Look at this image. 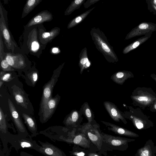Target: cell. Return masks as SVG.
I'll list each match as a JSON object with an SVG mask.
<instances>
[{
  "label": "cell",
  "instance_id": "obj_1",
  "mask_svg": "<svg viewBox=\"0 0 156 156\" xmlns=\"http://www.w3.org/2000/svg\"><path fill=\"white\" fill-rule=\"evenodd\" d=\"M38 26L34 25L24 29L20 49L25 54H30L39 58L46 47L39 40Z\"/></svg>",
  "mask_w": 156,
  "mask_h": 156
},
{
  "label": "cell",
  "instance_id": "obj_2",
  "mask_svg": "<svg viewBox=\"0 0 156 156\" xmlns=\"http://www.w3.org/2000/svg\"><path fill=\"white\" fill-rule=\"evenodd\" d=\"M92 40L97 49L110 63L118 62V58L104 32L99 28L93 27L90 30Z\"/></svg>",
  "mask_w": 156,
  "mask_h": 156
},
{
  "label": "cell",
  "instance_id": "obj_3",
  "mask_svg": "<svg viewBox=\"0 0 156 156\" xmlns=\"http://www.w3.org/2000/svg\"><path fill=\"white\" fill-rule=\"evenodd\" d=\"M65 63V62L63 63L54 71L50 80L43 87L39 113L40 118L41 117L46 109L48 101L52 98L53 89L57 81L58 78Z\"/></svg>",
  "mask_w": 156,
  "mask_h": 156
},
{
  "label": "cell",
  "instance_id": "obj_4",
  "mask_svg": "<svg viewBox=\"0 0 156 156\" xmlns=\"http://www.w3.org/2000/svg\"><path fill=\"white\" fill-rule=\"evenodd\" d=\"M0 2V30L1 31L5 44L7 49L13 53L23 52L16 43L9 29L7 19H6Z\"/></svg>",
  "mask_w": 156,
  "mask_h": 156
},
{
  "label": "cell",
  "instance_id": "obj_5",
  "mask_svg": "<svg viewBox=\"0 0 156 156\" xmlns=\"http://www.w3.org/2000/svg\"><path fill=\"white\" fill-rule=\"evenodd\" d=\"M32 136L28 134L23 135L20 134L13 135L8 134V141L16 151L25 148L32 149L37 151L39 145L36 141L32 139Z\"/></svg>",
  "mask_w": 156,
  "mask_h": 156
},
{
  "label": "cell",
  "instance_id": "obj_6",
  "mask_svg": "<svg viewBox=\"0 0 156 156\" xmlns=\"http://www.w3.org/2000/svg\"><path fill=\"white\" fill-rule=\"evenodd\" d=\"M4 58L14 70L27 69L31 64L26 54L23 52H5Z\"/></svg>",
  "mask_w": 156,
  "mask_h": 156
},
{
  "label": "cell",
  "instance_id": "obj_7",
  "mask_svg": "<svg viewBox=\"0 0 156 156\" xmlns=\"http://www.w3.org/2000/svg\"><path fill=\"white\" fill-rule=\"evenodd\" d=\"M103 142L111 147L121 151L126 150L128 147V143L134 141L135 140L101 133Z\"/></svg>",
  "mask_w": 156,
  "mask_h": 156
},
{
  "label": "cell",
  "instance_id": "obj_8",
  "mask_svg": "<svg viewBox=\"0 0 156 156\" xmlns=\"http://www.w3.org/2000/svg\"><path fill=\"white\" fill-rule=\"evenodd\" d=\"M38 37L40 43L45 46L49 43L52 41L55 37L58 35L60 32V29L58 27H55L48 31H46L44 25H38Z\"/></svg>",
  "mask_w": 156,
  "mask_h": 156
},
{
  "label": "cell",
  "instance_id": "obj_9",
  "mask_svg": "<svg viewBox=\"0 0 156 156\" xmlns=\"http://www.w3.org/2000/svg\"><path fill=\"white\" fill-rule=\"evenodd\" d=\"M156 31V24L151 22L142 23L132 29L126 35V40L148 33H153Z\"/></svg>",
  "mask_w": 156,
  "mask_h": 156
},
{
  "label": "cell",
  "instance_id": "obj_10",
  "mask_svg": "<svg viewBox=\"0 0 156 156\" xmlns=\"http://www.w3.org/2000/svg\"><path fill=\"white\" fill-rule=\"evenodd\" d=\"M39 146L36 151L46 156H66L61 149L47 142H43L38 140Z\"/></svg>",
  "mask_w": 156,
  "mask_h": 156
},
{
  "label": "cell",
  "instance_id": "obj_11",
  "mask_svg": "<svg viewBox=\"0 0 156 156\" xmlns=\"http://www.w3.org/2000/svg\"><path fill=\"white\" fill-rule=\"evenodd\" d=\"M82 132L93 144L98 148H101L103 143V137L97 129L88 125L84 127Z\"/></svg>",
  "mask_w": 156,
  "mask_h": 156
},
{
  "label": "cell",
  "instance_id": "obj_12",
  "mask_svg": "<svg viewBox=\"0 0 156 156\" xmlns=\"http://www.w3.org/2000/svg\"><path fill=\"white\" fill-rule=\"evenodd\" d=\"M8 103L10 112L15 124L17 128L19 133L18 134L25 136L28 135L29 134L15 107L9 99H8Z\"/></svg>",
  "mask_w": 156,
  "mask_h": 156
},
{
  "label": "cell",
  "instance_id": "obj_13",
  "mask_svg": "<svg viewBox=\"0 0 156 156\" xmlns=\"http://www.w3.org/2000/svg\"><path fill=\"white\" fill-rule=\"evenodd\" d=\"M53 19L52 13L47 10H43L34 16L24 27V29L32 26L49 22Z\"/></svg>",
  "mask_w": 156,
  "mask_h": 156
},
{
  "label": "cell",
  "instance_id": "obj_14",
  "mask_svg": "<svg viewBox=\"0 0 156 156\" xmlns=\"http://www.w3.org/2000/svg\"><path fill=\"white\" fill-rule=\"evenodd\" d=\"M60 97L57 94L54 98H51L48 101L46 109L43 113L40 121L42 123L47 122L51 117L58 104Z\"/></svg>",
  "mask_w": 156,
  "mask_h": 156
},
{
  "label": "cell",
  "instance_id": "obj_15",
  "mask_svg": "<svg viewBox=\"0 0 156 156\" xmlns=\"http://www.w3.org/2000/svg\"><path fill=\"white\" fill-rule=\"evenodd\" d=\"M156 146L151 139L147 140L142 147L139 149L135 156H155Z\"/></svg>",
  "mask_w": 156,
  "mask_h": 156
},
{
  "label": "cell",
  "instance_id": "obj_16",
  "mask_svg": "<svg viewBox=\"0 0 156 156\" xmlns=\"http://www.w3.org/2000/svg\"><path fill=\"white\" fill-rule=\"evenodd\" d=\"M101 122L105 125L109 126L108 128V129L118 135L133 137L139 136V135L137 134L116 125L102 121Z\"/></svg>",
  "mask_w": 156,
  "mask_h": 156
},
{
  "label": "cell",
  "instance_id": "obj_17",
  "mask_svg": "<svg viewBox=\"0 0 156 156\" xmlns=\"http://www.w3.org/2000/svg\"><path fill=\"white\" fill-rule=\"evenodd\" d=\"M105 107L111 118L115 121L119 122L122 117L116 106L114 104L108 101L104 103Z\"/></svg>",
  "mask_w": 156,
  "mask_h": 156
},
{
  "label": "cell",
  "instance_id": "obj_18",
  "mask_svg": "<svg viewBox=\"0 0 156 156\" xmlns=\"http://www.w3.org/2000/svg\"><path fill=\"white\" fill-rule=\"evenodd\" d=\"M152 33H148L127 46L123 49V53L126 54L145 42L151 37Z\"/></svg>",
  "mask_w": 156,
  "mask_h": 156
},
{
  "label": "cell",
  "instance_id": "obj_19",
  "mask_svg": "<svg viewBox=\"0 0 156 156\" xmlns=\"http://www.w3.org/2000/svg\"><path fill=\"white\" fill-rule=\"evenodd\" d=\"M79 57V66L81 74L85 69L89 67L91 65L88 57L87 49L86 47L84 48L81 50Z\"/></svg>",
  "mask_w": 156,
  "mask_h": 156
},
{
  "label": "cell",
  "instance_id": "obj_20",
  "mask_svg": "<svg viewBox=\"0 0 156 156\" xmlns=\"http://www.w3.org/2000/svg\"><path fill=\"white\" fill-rule=\"evenodd\" d=\"M95 7L92 8L78 15L72 20L68 24L67 28L69 29L75 27L81 23Z\"/></svg>",
  "mask_w": 156,
  "mask_h": 156
},
{
  "label": "cell",
  "instance_id": "obj_21",
  "mask_svg": "<svg viewBox=\"0 0 156 156\" xmlns=\"http://www.w3.org/2000/svg\"><path fill=\"white\" fill-rule=\"evenodd\" d=\"M13 94L17 103L27 108L28 101L23 91L20 89H14Z\"/></svg>",
  "mask_w": 156,
  "mask_h": 156
},
{
  "label": "cell",
  "instance_id": "obj_22",
  "mask_svg": "<svg viewBox=\"0 0 156 156\" xmlns=\"http://www.w3.org/2000/svg\"><path fill=\"white\" fill-rule=\"evenodd\" d=\"M22 116L29 129L31 132L32 136H36L38 134L37 124L34 119L25 113H23Z\"/></svg>",
  "mask_w": 156,
  "mask_h": 156
},
{
  "label": "cell",
  "instance_id": "obj_23",
  "mask_svg": "<svg viewBox=\"0 0 156 156\" xmlns=\"http://www.w3.org/2000/svg\"><path fill=\"white\" fill-rule=\"evenodd\" d=\"M42 1V0H28L27 1L23 9L21 19L26 16Z\"/></svg>",
  "mask_w": 156,
  "mask_h": 156
},
{
  "label": "cell",
  "instance_id": "obj_24",
  "mask_svg": "<svg viewBox=\"0 0 156 156\" xmlns=\"http://www.w3.org/2000/svg\"><path fill=\"white\" fill-rule=\"evenodd\" d=\"M85 0H74L72 1L64 12L65 16L71 14L74 10L79 9L84 3Z\"/></svg>",
  "mask_w": 156,
  "mask_h": 156
},
{
  "label": "cell",
  "instance_id": "obj_25",
  "mask_svg": "<svg viewBox=\"0 0 156 156\" xmlns=\"http://www.w3.org/2000/svg\"><path fill=\"white\" fill-rule=\"evenodd\" d=\"M80 114L77 111H73L67 117L65 123L66 125H73L79 119Z\"/></svg>",
  "mask_w": 156,
  "mask_h": 156
},
{
  "label": "cell",
  "instance_id": "obj_26",
  "mask_svg": "<svg viewBox=\"0 0 156 156\" xmlns=\"http://www.w3.org/2000/svg\"><path fill=\"white\" fill-rule=\"evenodd\" d=\"M83 112L88 122L91 123L93 120V116L91 110L87 103H85L83 105Z\"/></svg>",
  "mask_w": 156,
  "mask_h": 156
},
{
  "label": "cell",
  "instance_id": "obj_27",
  "mask_svg": "<svg viewBox=\"0 0 156 156\" xmlns=\"http://www.w3.org/2000/svg\"><path fill=\"white\" fill-rule=\"evenodd\" d=\"M7 125L5 116L1 107L0 108V130L4 133H6Z\"/></svg>",
  "mask_w": 156,
  "mask_h": 156
},
{
  "label": "cell",
  "instance_id": "obj_28",
  "mask_svg": "<svg viewBox=\"0 0 156 156\" xmlns=\"http://www.w3.org/2000/svg\"><path fill=\"white\" fill-rule=\"evenodd\" d=\"M0 67L2 70L5 71H11L15 70L5 58L0 61Z\"/></svg>",
  "mask_w": 156,
  "mask_h": 156
},
{
  "label": "cell",
  "instance_id": "obj_29",
  "mask_svg": "<svg viewBox=\"0 0 156 156\" xmlns=\"http://www.w3.org/2000/svg\"><path fill=\"white\" fill-rule=\"evenodd\" d=\"M12 73H6V71H1L0 73V80L3 82H8L13 79L12 77Z\"/></svg>",
  "mask_w": 156,
  "mask_h": 156
},
{
  "label": "cell",
  "instance_id": "obj_30",
  "mask_svg": "<svg viewBox=\"0 0 156 156\" xmlns=\"http://www.w3.org/2000/svg\"><path fill=\"white\" fill-rule=\"evenodd\" d=\"M2 38V32L0 30V61L4 59L5 54Z\"/></svg>",
  "mask_w": 156,
  "mask_h": 156
},
{
  "label": "cell",
  "instance_id": "obj_31",
  "mask_svg": "<svg viewBox=\"0 0 156 156\" xmlns=\"http://www.w3.org/2000/svg\"><path fill=\"white\" fill-rule=\"evenodd\" d=\"M30 79L33 85L37 81L38 78V74L36 70L32 71L30 73Z\"/></svg>",
  "mask_w": 156,
  "mask_h": 156
},
{
  "label": "cell",
  "instance_id": "obj_32",
  "mask_svg": "<svg viewBox=\"0 0 156 156\" xmlns=\"http://www.w3.org/2000/svg\"><path fill=\"white\" fill-rule=\"evenodd\" d=\"M147 4L148 9L150 12L156 15V5L152 4L148 1H146Z\"/></svg>",
  "mask_w": 156,
  "mask_h": 156
},
{
  "label": "cell",
  "instance_id": "obj_33",
  "mask_svg": "<svg viewBox=\"0 0 156 156\" xmlns=\"http://www.w3.org/2000/svg\"><path fill=\"white\" fill-rule=\"evenodd\" d=\"M100 0H87L83 4V6L85 9H87L91 5L94 4Z\"/></svg>",
  "mask_w": 156,
  "mask_h": 156
},
{
  "label": "cell",
  "instance_id": "obj_34",
  "mask_svg": "<svg viewBox=\"0 0 156 156\" xmlns=\"http://www.w3.org/2000/svg\"><path fill=\"white\" fill-rule=\"evenodd\" d=\"M72 154L76 156H84L85 155L83 151H73Z\"/></svg>",
  "mask_w": 156,
  "mask_h": 156
},
{
  "label": "cell",
  "instance_id": "obj_35",
  "mask_svg": "<svg viewBox=\"0 0 156 156\" xmlns=\"http://www.w3.org/2000/svg\"><path fill=\"white\" fill-rule=\"evenodd\" d=\"M60 52L59 49L57 47H54L51 50V53L54 54H58Z\"/></svg>",
  "mask_w": 156,
  "mask_h": 156
},
{
  "label": "cell",
  "instance_id": "obj_36",
  "mask_svg": "<svg viewBox=\"0 0 156 156\" xmlns=\"http://www.w3.org/2000/svg\"><path fill=\"white\" fill-rule=\"evenodd\" d=\"M136 126L137 128L139 129H142L144 127V125L141 122H136Z\"/></svg>",
  "mask_w": 156,
  "mask_h": 156
},
{
  "label": "cell",
  "instance_id": "obj_37",
  "mask_svg": "<svg viewBox=\"0 0 156 156\" xmlns=\"http://www.w3.org/2000/svg\"><path fill=\"white\" fill-rule=\"evenodd\" d=\"M20 156H34L26 152L23 151L20 152Z\"/></svg>",
  "mask_w": 156,
  "mask_h": 156
},
{
  "label": "cell",
  "instance_id": "obj_38",
  "mask_svg": "<svg viewBox=\"0 0 156 156\" xmlns=\"http://www.w3.org/2000/svg\"><path fill=\"white\" fill-rule=\"evenodd\" d=\"M138 100L140 101H147L148 98L146 97H140L138 98Z\"/></svg>",
  "mask_w": 156,
  "mask_h": 156
},
{
  "label": "cell",
  "instance_id": "obj_39",
  "mask_svg": "<svg viewBox=\"0 0 156 156\" xmlns=\"http://www.w3.org/2000/svg\"><path fill=\"white\" fill-rule=\"evenodd\" d=\"M148 1L152 4L156 5V0H148Z\"/></svg>",
  "mask_w": 156,
  "mask_h": 156
},
{
  "label": "cell",
  "instance_id": "obj_40",
  "mask_svg": "<svg viewBox=\"0 0 156 156\" xmlns=\"http://www.w3.org/2000/svg\"><path fill=\"white\" fill-rule=\"evenodd\" d=\"M88 156H100L97 154L95 153H90L89 154Z\"/></svg>",
  "mask_w": 156,
  "mask_h": 156
},
{
  "label": "cell",
  "instance_id": "obj_41",
  "mask_svg": "<svg viewBox=\"0 0 156 156\" xmlns=\"http://www.w3.org/2000/svg\"><path fill=\"white\" fill-rule=\"evenodd\" d=\"M4 82L3 81L0 80V88H1L2 86V85L3 84Z\"/></svg>",
  "mask_w": 156,
  "mask_h": 156
},
{
  "label": "cell",
  "instance_id": "obj_42",
  "mask_svg": "<svg viewBox=\"0 0 156 156\" xmlns=\"http://www.w3.org/2000/svg\"><path fill=\"white\" fill-rule=\"evenodd\" d=\"M154 108L156 109V104L154 105Z\"/></svg>",
  "mask_w": 156,
  "mask_h": 156
}]
</instances>
